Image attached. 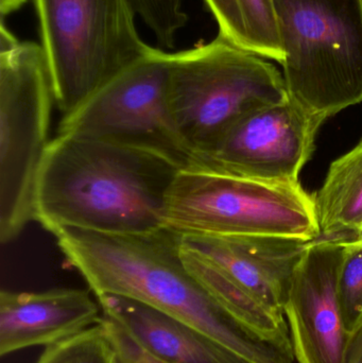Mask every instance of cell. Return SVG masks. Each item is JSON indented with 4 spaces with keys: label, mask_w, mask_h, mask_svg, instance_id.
I'll use <instances>...</instances> for the list:
<instances>
[{
    "label": "cell",
    "mask_w": 362,
    "mask_h": 363,
    "mask_svg": "<svg viewBox=\"0 0 362 363\" xmlns=\"http://www.w3.org/2000/svg\"><path fill=\"white\" fill-rule=\"evenodd\" d=\"M289 100L314 121L362 102V0H272Z\"/></svg>",
    "instance_id": "obj_3"
},
{
    "label": "cell",
    "mask_w": 362,
    "mask_h": 363,
    "mask_svg": "<svg viewBox=\"0 0 362 363\" xmlns=\"http://www.w3.org/2000/svg\"><path fill=\"white\" fill-rule=\"evenodd\" d=\"M357 237H362V232L361 233V234L358 235V236Z\"/></svg>",
    "instance_id": "obj_23"
},
{
    "label": "cell",
    "mask_w": 362,
    "mask_h": 363,
    "mask_svg": "<svg viewBox=\"0 0 362 363\" xmlns=\"http://www.w3.org/2000/svg\"><path fill=\"white\" fill-rule=\"evenodd\" d=\"M91 294L81 289L0 294V355L55 345L101 320Z\"/></svg>",
    "instance_id": "obj_12"
},
{
    "label": "cell",
    "mask_w": 362,
    "mask_h": 363,
    "mask_svg": "<svg viewBox=\"0 0 362 363\" xmlns=\"http://www.w3.org/2000/svg\"><path fill=\"white\" fill-rule=\"evenodd\" d=\"M102 313L132 338L168 363H251L198 328L123 296H98Z\"/></svg>",
    "instance_id": "obj_13"
},
{
    "label": "cell",
    "mask_w": 362,
    "mask_h": 363,
    "mask_svg": "<svg viewBox=\"0 0 362 363\" xmlns=\"http://www.w3.org/2000/svg\"><path fill=\"white\" fill-rule=\"evenodd\" d=\"M321 125L290 100L272 104L244 117L188 165L251 180L299 183Z\"/></svg>",
    "instance_id": "obj_9"
},
{
    "label": "cell",
    "mask_w": 362,
    "mask_h": 363,
    "mask_svg": "<svg viewBox=\"0 0 362 363\" xmlns=\"http://www.w3.org/2000/svg\"><path fill=\"white\" fill-rule=\"evenodd\" d=\"M169 100L176 130L193 157L244 117L289 97L273 64L218 35L171 53Z\"/></svg>",
    "instance_id": "obj_4"
},
{
    "label": "cell",
    "mask_w": 362,
    "mask_h": 363,
    "mask_svg": "<svg viewBox=\"0 0 362 363\" xmlns=\"http://www.w3.org/2000/svg\"><path fill=\"white\" fill-rule=\"evenodd\" d=\"M136 15L153 32L159 46L172 49L179 32L186 27L184 0H131Z\"/></svg>",
    "instance_id": "obj_19"
},
{
    "label": "cell",
    "mask_w": 362,
    "mask_h": 363,
    "mask_svg": "<svg viewBox=\"0 0 362 363\" xmlns=\"http://www.w3.org/2000/svg\"><path fill=\"white\" fill-rule=\"evenodd\" d=\"M55 104L64 115L153 50L131 0H35Z\"/></svg>",
    "instance_id": "obj_6"
},
{
    "label": "cell",
    "mask_w": 362,
    "mask_h": 363,
    "mask_svg": "<svg viewBox=\"0 0 362 363\" xmlns=\"http://www.w3.org/2000/svg\"><path fill=\"white\" fill-rule=\"evenodd\" d=\"M320 239H352L362 232V138L329 166L314 194Z\"/></svg>",
    "instance_id": "obj_15"
},
{
    "label": "cell",
    "mask_w": 362,
    "mask_h": 363,
    "mask_svg": "<svg viewBox=\"0 0 362 363\" xmlns=\"http://www.w3.org/2000/svg\"><path fill=\"white\" fill-rule=\"evenodd\" d=\"M181 254L191 274L232 317L264 339L293 347L284 313L261 302L218 267L189 249L182 237Z\"/></svg>",
    "instance_id": "obj_14"
},
{
    "label": "cell",
    "mask_w": 362,
    "mask_h": 363,
    "mask_svg": "<svg viewBox=\"0 0 362 363\" xmlns=\"http://www.w3.org/2000/svg\"><path fill=\"white\" fill-rule=\"evenodd\" d=\"M219 26V35L235 46L282 65L281 44L272 0H204Z\"/></svg>",
    "instance_id": "obj_16"
},
{
    "label": "cell",
    "mask_w": 362,
    "mask_h": 363,
    "mask_svg": "<svg viewBox=\"0 0 362 363\" xmlns=\"http://www.w3.org/2000/svg\"><path fill=\"white\" fill-rule=\"evenodd\" d=\"M344 239H318L295 267L284 305L298 363H344L349 334L338 298Z\"/></svg>",
    "instance_id": "obj_10"
},
{
    "label": "cell",
    "mask_w": 362,
    "mask_h": 363,
    "mask_svg": "<svg viewBox=\"0 0 362 363\" xmlns=\"http://www.w3.org/2000/svg\"><path fill=\"white\" fill-rule=\"evenodd\" d=\"M344 363H362V319L354 330L349 334Z\"/></svg>",
    "instance_id": "obj_21"
},
{
    "label": "cell",
    "mask_w": 362,
    "mask_h": 363,
    "mask_svg": "<svg viewBox=\"0 0 362 363\" xmlns=\"http://www.w3.org/2000/svg\"><path fill=\"white\" fill-rule=\"evenodd\" d=\"M338 298L344 328L350 334L362 319V237L344 240Z\"/></svg>",
    "instance_id": "obj_18"
},
{
    "label": "cell",
    "mask_w": 362,
    "mask_h": 363,
    "mask_svg": "<svg viewBox=\"0 0 362 363\" xmlns=\"http://www.w3.org/2000/svg\"><path fill=\"white\" fill-rule=\"evenodd\" d=\"M164 226L180 236H274L315 241L314 196L299 183L251 180L197 166L170 187Z\"/></svg>",
    "instance_id": "obj_5"
},
{
    "label": "cell",
    "mask_w": 362,
    "mask_h": 363,
    "mask_svg": "<svg viewBox=\"0 0 362 363\" xmlns=\"http://www.w3.org/2000/svg\"><path fill=\"white\" fill-rule=\"evenodd\" d=\"M70 266L96 296L148 305L205 333L251 363H293L291 347L264 339L232 317L187 269L181 236L166 228L142 234L64 228L55 235Z\"/></svg>",
    "instance_id": "obj_2"
},
{
    "label": "cell",
    "mask_w": 362,
    "mask_h": 363,
    "mask_svg": "<svg viewBox=\"0 0 362 363\" xmlns=\"http://www.w3.org/2000/svg\"><path fill=\"white\" fill-rule=\"evenodd\" d=\"M36 363H117L101 322L65 340L48 345Z\"/></svg>",
    "instance_id": "obj_17"
},
{
    "label": "cell",
    "mask_w": 362,
    "mask_h": 363,
    "mask_svg": "<svg viewBox=\"0 0 362 363\" xmlns=\"http://www.w3.org/2000/svg\"><path fill=\"white\" fill-rule=\"evenodd\" d=\"M55 104L42 45L0 51V241L11 242L34 220L38 172L50 140Z\"/></svg>",
    "instance_id": "obj_7"
},
{
    "label": "cell",
    "mask_w": 362,
    "mask_h": 363,
    "mask_svg": "<svg viewBox=\"0 0 362 363\" xmlns=\"http://www.w3.org/2000/svg\"><path fill=\"white\" fill-rule=\"evenodd\" d=\"M100 322L114 347L117 363H168L155 357L138 345L118 322L106 315H102Z\"/></svg>",
    "instance_id": "obj_20"
},
{
    "label": "cell",
    "mask_w": 362,
    "mask_h": 363,
    "mask_svg": "<svg viewBox=\"0 0 362 363\" xmlns=\"http://www.w3.org/2000/svg\"><path fill=\"white\" fill-rule=\"evenodd\" d=\"M27 0H0V12L2 16L18 10Z\"/></svg>",
    "instance_id": "obj_22"
},
{
    "label": "cell",
    "mask_w": 362,
    "mask_h": 363,
    "mask_svg": "<svg viewBox=\"0 0 362 363\" xmlns=\"http://www.w3.org/2000/svg\"><path fill=\"white\" fill-rule=\"evenodd\" d=\"M171 53L154 48L63 115L57 133H72L162 153L182 167L191 162L170 108Z\"/></svg>",
    "instance_id": "obj_8"
},
{
    "label": "cell",
    "mask_w": 362,
    "mask_h": 363,
    "mask_svg": "<svg viewBox=\"0 0 362 363\" xmlns=\"http://www.w3.org/2000/svg\"><path fill=\"white\" fill-rule=\"evenodd\" d=\"M181 168L148 149L57 133L38 172L34 220L52 235L64 228L118 235L159 230Z\"/></svg>",
    "instance_id": "obj_1"
},
{
    "label": "cell",
    "mask_w": 362,
    "mask_h": 363,
    "mask_svg": "<svg viewBox=\"0 0 362 363\" xmlns=\"http://www.w3.org/2000/svg\"><path fill=\"white\" fill-rule=\"evenodd\" d=\"M189 249L278 313L312 241L274 236H181Z\"/></svg>",
    "instance_id": "obj_11"
}]
</instances>
